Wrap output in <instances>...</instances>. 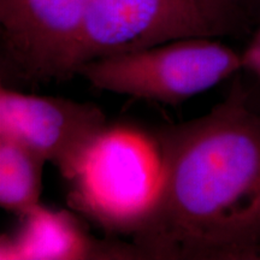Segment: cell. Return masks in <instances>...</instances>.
<instances>
[{
	"instance_id": "6da1fadb",
	"label": "cell",
	"mask_w": 260,
	"mask_h": 260,
	"mask_svg": "<svg viewBox=\"0 0 260 260\" xmlns=\"http://www.w3.org/2000/svg\"><path fill=\"white\" fill-rule=\"evenodd\" d=\"M241 73L206 115L152 133L160 181L128 235L139 259L260 260V109Z\"/></svg>"
},
{
	"instance_id": "7a4b0ae2",
	"label": "cell",
	"mask_w": 260,
	"mask_h": 260,
	"mask_svg": "<svg viewBox=\"0 0 260 260\" xmlns=\"http://www.w3.org/2000/svg\"><path fill=\"white\" fill-rule=\"evenodd\" d=\"M260 0H90L77 67L111 54L187 39L251 38Z\"/></svg>"
},
{
	"instance_id": "3957f363",
	"label": "cell",
	"mask_w": 260,
	"mask_h": 260,
	"mask_svg": "<svg viewBox=\"0 0 260 260\" xmlns=\"http://www.w3.org/2000/svg\"><path fill=\"white\" fill-rule=\"evenodd\" d=\"M242 71L241 53L217 39H187L88 60L94 88L177 106Z\"/></svg>"
},
{
	"instance_id": "277c9868",
	"label": "cell",
	"mask_w": 260,
	"mask_h": 260,
	"mask_svg": "<svg viewBox=\"0 0 260 260\" xmlns=\"http://www.w3.org/2000/svg\"><path fill=\"white\" fill-rule=\"evenodd\" d=\"M160 159L151 136L107 128L69 181V204L106 232L129 235L153 203Z\"/></svg>"
},
{
	"instance_id": "5b68a950",
	"label": "cell",
	"mask_w": 260,
	"mask_h": 260,
	"mask_svg": "<svg viewBox=\"0 0 260 260\" xmlns=\"http://www.w3.org/2000/svg\"><path fill=\"white\" fill-rule=\"evenodd\" d=\"M89 4L90 0H0L3 65L32 83L73 77Z\"/></svg>"
},
{
	"instance_id": "8992f818",
	"label": "cell",
	"mask_w": 260,
	"mask_h": 260,
	"mask_svg": "<svg viewBox=\"0 0 260 260\" xmlns=\"http://www.w3.org/2000/svg\"><path fill=\"white\" fill-rule=\"evenodd\" d=\"M106 129L103 110L92 103L0 89V135L27 146L68 182Z\"/></svg>"
},
{
	"instance_id": "52a82bcc",
	"label": "cell",
	"mask_w": 260,
	"mask_h": 260,
	"mask_svg": "<svg viewBox=\"0 0 260 260\" xmlns=\"http://www.w3.org/2000/svg\"><path fill=\"white\" fill-rule=\"evenodd\" d=\"M11 236H3L0 259H139L133 243L99 241L65 211L38 205L22 214Z\"/></svg>"
},
{
	"instance_id": "ba28073f",
	"label": "cell",
	"mask_w": 260,
	"mask_h": 260,
	"mask_svg": "<svg viewBox=\"0 0 260 260\" xmlns=\"http://www.w3.org/2000/svg\"><path fill=\"white\" fill-rule=\"evenodd\" d=\"M45 162L27 146L0 135V205L3 209L22 216L40 205Z\"/></svg>"
},
{
	"instance_id": "9c48e42d",
	"label": "cell",
	"mask_w": 260,
	"mask_h": 260,
	"mask_svg": "<svg viewBox=\"0 0 260 260\" xmlns=\"http://www.w3.org/2000/svg\"><path fill=\"white\" fill-rule=\"evenodd\" d=\"M241 64L242 73L248 74L253 80L260 82V24L241 53Z\"/></svg>"
},
{
	"instance_id": "30bf717a",
	"label": "cell",
	"mask_w": 260,
	"mask_h": 260,
	"mask_svg": "<svg viewBox=\"0 0 260 260\" xmlns=\"http://www.w3.org/2000/svg\"><path fill=\"white\" fill-rule=\"evenodd\" d=\"M247 88H248L249 96H251L253 104L260 109V82L253 80V83L247 84Z\"/></svg>"
}]
</instances>
